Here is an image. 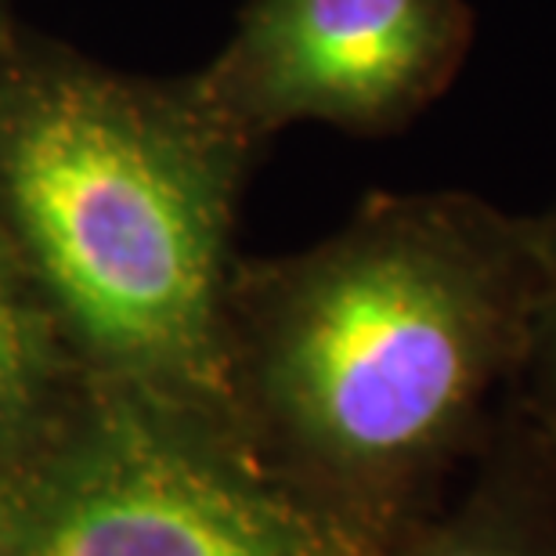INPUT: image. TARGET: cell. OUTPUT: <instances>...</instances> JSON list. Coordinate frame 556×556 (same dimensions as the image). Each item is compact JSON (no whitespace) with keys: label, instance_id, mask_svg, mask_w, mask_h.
<instances>
[{"label":"cell","instance_id":"obj_5","mask_svg":"<svg viewBox=\"0 0 556 556\" xmlns=\"http://www.w3.org/2000/svg\"><path fill=\"white\" fill-rule=\"evenodd\" d=\"M376 556H556V444L509 397L455 506Z\"/></svg>","mask_w":556,"mask_h":556},{"label":"cell","instance_id":"obj_8","mask_svg":"<svg viewBox=\"0 0 556 556\" xmlns=\"http://www.w3.org/2000/svg\"><path fill=\"white\" fill-rule=\"evenodd\" d=\"M0 556H26V542H22V517L11 514L8 503H0Z\"/></svg>","mask_w":556,"mask_h":556},{"label":"cell","instance_id":"obj_2","mask_svg":"<svg viewBox=\"0 0 556 556\" xmlns=\"http://www.w3.org/2000/svg\"><path fill=\"white\" fill-rule=\"evenodd\" d=\"M253 144L177 98L37 70L0 98V192L22 247L105 358L214 391L220 264Z\"/></svg>","mask_w":556,"mask_h":556},{"label":"cell","instance_id":"obj_6","mask_svg":"<svg viewBox=\"0 0 556 556\" xmlns=\"http://www.w3.org/2000/svg\"><path fill=\"white\" fill-rule=\"evenodd\" d=\"M535 304H531L528 351L514 387V405L556 444V199L535 214Z\"/></svg>","mask_w":556,"mask_h":556},{"label":"cell","instance_id":"obj_4","mask_svg":"<svg viewBox=\"0 0 556 556\" xmlns=\"http://www.w3.org/2000/svg\"><path fill=\"white\" fill-rule=\"evenodd\" d=\"M473 29L466 0H250L195 91L247 144L304 119L391 135L448 91Z\"/></svg>","mask_w":556,"mask_h":556},{"label":"cell","instance_id":"obj_7","mask_svg":"<svg viewBox=\"0 0 556 556\" xmlns=\"http://www.w3.org/2000/svg\"><path fill=\"white\" fill-rule=\"evenodd\" d=\"M43 383L40 329L0 275V430L29 413Z\"/></svg>","mask_w":556,"mask_h":556},{"label":"cell","instance_id":"obj_3","mask_svg":"<svg viewBox=\"0 0 556 556\" xmlns=\"http://www.w3.org/2000/svg\"><path fill=\"white\" fill-rule=\"evenodd\" d=\"M26 556H369L239 452L116 405L22 517Z\"/></svg>","mask_w":556,"mask_h":556},{"label":"cell","instance_id":"obj_1","mask_svg":"<svg viewBox=\"0 0 556 556\" xmlns=\"http://www.w3.org/2000/svg\"><path fill=\"white\" fill-rule=\"evenodd\" d=\"M535 214L473 192L372 195L250 289V387L289 492L376 556L488 441L535 304Z\"/></svg>","mask_w":556,"mask_h":556}]
</instances>
